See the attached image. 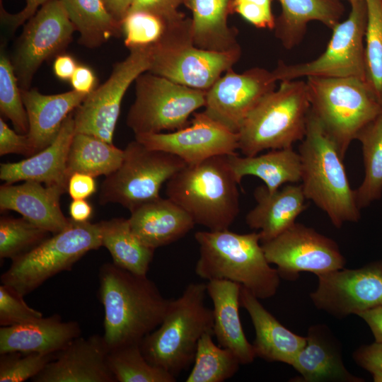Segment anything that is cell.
Wrapping results in <instances>:
<instances>
[{
	"label": "cell",
	"instance_id": "cell-1",
	"mask_svg": "<svg viewBox=\"0 0 382 382\" xmlns=\"http://www.w3.org/2000/svg\"><path fill=\"white\" fill-rule=\"evenodd\" d=\"M98 299L104 308L103 337L109 350L142 339L162 322L170 300L154 282L113 263L99 270Z\"/></svg>",
	"mask_w": 382,
	"mask_h": 382
},
{
	"label": "cell",
	"instance_id": "cell-2",
	"mask_svg": "<svg viewBox=\"0 0 382 382\" xmlns=\"http://www.w3.org/2000/svg\"><path fill=\"white\" fill-rule=\"evenodd\" d=\"M195 238L199 249L195 273L200 278L238 283L259 299L277 293L280 276L267 260L258 232L209 230L196 232Z\"/></svg>",
	"mask_w": 382,
	"mask_h": 382
},
{
	"label": "cell",
	"instance_id": "cell-3",
	"mask_svg": "<svg viewBox=\"0 0 382 382\" xmlns=\"http://www.w3.org/2000/svg\"><path fill=\"white\" fill-rule=\"evenodd\" d=\"M299 154L301 185L306 199L311 200L336 228L360 218L354 190L352 189L335 143L310 110L306 134Z\"/></svg>",
	"mask_w": 382,
	"mask_h": 382
},
{
	"label": "cell",
	"instance_id": "cell-4",
	"mask_svg": "<svg viewBox=\"0 0 382 382\" xmlns=\"http://www.w3.org/2000/svg\"><path fill=\"white\" fill-rule=\"evenodd\" d=\"M228 155L186 165L167 182L168 198L211 231L228 229L239 213V192Z\"/></svg>",
	"mask_w": 382,
	"mask_h": 382
},
{
	"label": "cell",
	"instance_id": "cell-5",
	"mask_svg": "<svg viewBox=\"0 0 382 382\" xmlns=\"http://www.w3.org/2000/svg\"><path fill=\"white\" fill-rule=\"evenodd\" d=\"M207 285L191 283L176 299L170 300L161 324L140 342L152 365L175 377L193 363L198 342L213 332V311L204 304Z\"/></svg>",
	"mask_w": 382,
	"mask_h": 382
},
{
	"label": "cell",
	"instance_id": "cell-6",
	"mask_svg": "<svg viewBox=\"0 0 382 382\" xmlns=\"http://www.w3.org/2000/svg\"><path fill=\"white\" fill-rule=\"evenodd\" d=\"M310 110L306 81H280L245 117L238 132V150L253 156L265 150L293 147L306 134Z\"/></svg>",
	"mask_w": 382,
	"mask_h": 382
},
{
	"label": "cell",
	"instance_id": "cell-7",
	"mask_svg": "<svg viewBox=\"0 0 382 382\" xmlns=\"http://www.w3.org/2000/svg\"><path fill=\"white\" fill-rule=\"evenodd\" d=\"M311 110L344 159L360 131L381 111L366 82L356 77H307Z\"/></svg>",
	"mask_w": 382,
	"mask_h": 382
},
{
	"label": "cell",
	"instance_id": "cell-8",
	"mask_svg": "<svg viewBox=\"0 0 382 382\" xmlns=\"http://www.w3.org/2000/svg\"><path fill=\"white\" fill-rule=\"evenodd\" d=\"M102 246L99 222H76L53 234L30 251L12 260L1 282L25 296L45 281L69 271L86 253Z\"/></svg>",
	"mask_w": 382,
	"mask_h": 382
},
{
	"label": "cell",
	"instance_id": "cell-9",
	"mask_svg": "<svg viewBox=\"0 0 382 382\" xmlns=\"http://www.w3.org/2000/svg\"><path fill=\"white\" fill-rule=\"evenodd\" d=\"M151 49L149 72L204 91L232 68L241 56V48L217 52L196 47L192 37L191 20L185 19L171 28Z\"/></svg>",
	"mask_w": 382,
	"mask_h": 382
},
{
	"label": "cell",
	"instance_id": "cell-10",
	"mask_svg": "<svg viewBox=\"0 0 382 382\" xmlns=\"http://www.w3.org/2000/svg\"><path fill=\"white\" fill-rule=\"evenodd\" d=\"M186 165L173 154L149 149L134 139L124 149L120 167L102 183L99 202L119 204L130 212L159 197L163 184Z\"/></svg>",
	"mask_w": 382,
	"mask_h": 382
},
{
	"label": "cell",
	"instance_id": "cell-11",
	"mask_svg": "<svg viewBox=\"0 0 382 382\" xmlns=\"http://www.w3.org/2000/svg\"><path fill=\"white\" fill-rule=\"evenodd\" d=\"M135 82L136 97L126 120L134 135L183 129L190 125V115L205 105L207 91L149 71L139 75Z\"/></svg>",
	"mask_w": 382,
	"mask_h": 382
},
{
	"label": "cell",
	"instance_id": "cell-12",
	"mask_svg": "<svg viewBox=\"0 0 382 382\" xmlns=\"http://www.w3.org/2000/svg\"><path fill=\"white\" fill-rule=\"evenodd\" d=\"M347 18L337 23L323 53L303 63L279 61L272 70L278 81L306 76L356 77L366 81L364 39L367 23L365 0H349Z\"/></svg>",
	"mask_w": 382,
	"mask_h": 382
},
{
	"label": "cell",
	"instance_id": "cell-13",
	"mask_svg": "<svg viewBox=\"0 0 382 382\" xmlns=\"http://www.w3.org/2000/svg\"><path fill=\"white\" fill-rule=\"evenodd\" d=\"M129 50L124 60L114 65L108 80L91 92L74 110L76 133L92 135L113 144L123 97L132 83L149 71L151 63V46Z\"/></svg>",
	"mask_w": 382,
	"mask_h": 382
},
{
	"label": "cell",
	"instance_id": "cell-14",
	"mask_svg": "<svg viewBox=\"0 0 382 382\" xmlns=\"http://www.w3.org/2000/svg\"><path fill=\"white\" fill-rule=\"evenodd\" d=\"M261 245L268 262L277 265L279 276L286 279L294 280L303 272L318 275L342 269L346 263L333 239L299 223Z\"/></svg>",
	"mask_w": 382,
	"mask_h": 382
},
{
	"label": "cell",
	"instance_id": "cell-15",
	"mask_svg": "<svg viewBox=\"0 0 382 382\" xmlns=\"http://www.w3.org/2000/svg\"><path fill=\"white\" fill-rule=\"evenodd\" d=\"M74 30L59 0L46 3L27 21L12 62L21 88H29L42 63L64 49Z\"/></svg>",
	"mask_w": 382,
	"mask_h": 382
},
{
	"label": "cell",
	"instance_id": "cell-16",
	"mask_svg": "<svg viewBox=\"0 0 382 382\" xmlns=\"http://www.w3.org/2000/svg\"><path fill=\"white\" fill-rule=\"evenodd\" d=\"M316 289L310 294L315 306L344 318L382 305V261L358 269H339L317 275Z\"/></svg>",
	"mask_w": 382,
	"mask_h": 382
},
{
	"label": "cell",
	"instance_id": "cell-17",
	"mask_svg": "<svg viewBox=\"0 0 382 382\" xmlns=\"http://www.w3.org/2000/svg\"><path fill=\"white\" fill-rule=\"evenodd\" d=\"M272 71L254 67L241 74L231 68L207 91L204 112L230 131L238 133L255 105L275 89Z\"/></svg>",
	"mask_w": 382,
	"mask_h": 382
},
{
	"label": "cell",
	"instance_id": "cell-18",
	"mask_svg": "<svg viewBox=\"0 0 382 382\" xmlns=\"http://www.w3.org/2000/svg\"><path fill=\"white\" fill-rule=\"evenodd\" d=\"M146 147L181 158L187 165L216 156L231 155L238 150V135L209 117L204 111L194 112L190 124L168 133L135 135Z\"/></svg>",
	"mask_w": 382,
	"mask_h": 382
},
{
	"label": "cell",
	"instance_id": "cell-19",
	"mask_svg": "<svg viewBox=\"0 0 382 382\" xmlns=\"http://www.w3.org/2000/svg\"><path fill=\"white\" fill-rule=\"evenodd\" d=\"M103 335L77 337L31 381L34 382H116L108 362Z\"/></svg>",
	"mask_w": 382,
	"mask_h": 382
},
{
	"label": "cell",
	"instance_id": "cell-20",
	"mask_svg": "<svg viewBox=\"0 0 382 382\" xmlns=\"http://www.w3.org/2000/svg\"><path fill=\"white\" fill-rule=\"evenodd\" d=\"M65 192L61 186H47L34 180L17 185L4 183L0 187V209L15 211L35 226L56 234L72 224L60 207V197Z\"/></svg>",
	"mask_w": 382,
	"mask_h": 382
},
{
	"label": "cell",
	"instance_id": "cell-21",
	"mask_svg": "<svg viewBox=\"0 0 382 382\" xmlns=\"http://www.w3.org/2000/svg\"><path fill=\"white\" fill-rule=\"evenodd\" d=\"M72 112L64 121L54 141L43 150L23 161L2 163L0 179L6 184L34 180L47 186H61L67 190L66 159L75 134Z\"/></svg>",
	"mask_w": 382,
	"mask_h": 382
},
{
	"label": "cell",
	"instance_id": "cell-22",
	"mask_svg": "<svg viewBox=\"0 0 382 382\" xmlns=\"http://www.w3.org/2000/svg\"><path fill=\"white\" fill-rule=\"evenodd\" d=\"M291 366L304 382H361L345 367L339 341L323 324L312 325L308 330L306 344Z\"/></svg>",
	"mask_w": 382,
	"mask_h": 382
},
{
	"label": "cell",
	"instance_id": "cell-23",
	"mask_svg": "<svg viewBox=\"0 0 382 382\" xmlns=\"http://www.w3.org/2000/svg\"><path fill=\"white\" fill-rule=\"evenodd\" d=\"M76 321H63L58 314L23 324L1 326L0 354L8 352L56 354L80 336Z\"/></svg>",
	"mask_w": 382,
	"mask_h": 382
},
{
	"label": "cell",
	"instance_id": "cell-24",
	"mask_svg": "<svg viewBox=\"0 0 382 382\" xmlns=\"http://www.w3.org/2000/svg\"><path fill=\"white\" fill-rule=\"evenodd\" d=\"M253 195L256 205L246 214L245 222L250 228L259 231L261 243L293 225L307 207L301 184H286L272 192L260 185L255 189Z\"/></svg>",
	"mask_w": 382,
	"mask_h": 382
},
{
	"label": "cell",
	"instance_id": "cell-25",
	"mask_svg": "<svg viewBox=\"0 0 382 382\" xmlns=\"http://www.w3.org/2000/svg\"><path fill=\"white\" fill-rule=\"evenodd\" d=\"M259 300L241 286L240 303L248 313L255 328V339L253 346L256 357L291 365L306 345V337L284 327Z\"/></svg>",
	"mask_w": 382,
	"mask_h": 382
},
{
	"label": "cell",
	"instance_id": "cell-26",
	"mask_svg": "<svg viewBox=\"0 0 382 382\" xmlns=\"http://www.w3.org/2000/svg\"><path fill=\"white\" fill-rule=\"evenodd\" d=\"M21 91L29 122L27 136L36 153L54 141L65 119L88 95L75 90L54 95L30 88Z\"/></svg>",
	"mask_w": 382,
	"mask_h": 382
},
{
	"label": "cell",
	"instance_id": "cell-27",
	"mask_svg": "<svg viewBox=\"0 0 382 382\" xmlns=\"http://www.w3.org/2000/svg\"><path fill=\"white\" fill-rule=\"evenodd\" d=\"M129 221L134 234L156 249L185 236L195 225L192 217L169 198L161 197L130 211Z\"/></svg>",
	"mask_w": 382,
	"mask_h": 382
},
{
	"label": "cell",
	"instance_id": "cell-28",
	"mask_svg": "<svg viewBox=\"0 0 382 382\" xmlns=\"http://www.w3.org/2000/svg\"><path fill=\"white\" fill-rule=\"evenodd\" d=\"M206 285L214 307L213 335L219 345L231 350L241 364L253 362L256 355L245 335L238 312L241 285L226 279L209 280Z\"/></svg>",
	"mask_w": 382,
	"mask_h": 382
},
{
	"label": "cell",
	"instance_id": "cell-29",
	"mask_svg": "<svg viewBox=\"0 0 382 382\" xmlns=\"http://www.w3.org/2000/svg\"><path fill=\"white\" fill-rule=\"evenodd\" d=\"M228 159L239 183L244 176L253 175L262 180L270 192L301 180V158L293 147L272 149L253 156H240L235 153L228 155Z\"/></svg>",
	"mask_w": 382,
	"mask_h": 382
},
{
	"label": "cell",
	"instance_id": "cell-30",
	"mask_svg": "<svg viewBox=\"0 0 382 382\" xmlns=\"http://www.w3.org/2000/svg\"><path fill=\"white\" fill-rule=\"evenodd\" d=\"M282 13L275 20L274 34L287 50L298 45L307 25L318 21L329 28L340 21L344 8L338 0H279Z\"/></svg>",
	"mask_w": 382,
	"mask_h": 382
},
{
	"label": "cell",
	"instance_id": "cell-31",
	"mask_svg": "<svg viewBox=\"0 0 382 382\" xmlns=\"http://www.w3.org/2000/svg\"><path fill=\"white\" fill-rule=\"evenodd\" d=\"M186 1L192 13V37L196 47L217 52L241 49L236 29L227 23L233 0Z\"/></svg>",
	"mask_w": 382,
	"mask_h": 382
},
{
	"label": "cell",
	"instance_id": "cell-32",
	"mask_svg": "<svg viewBox=\"0 0 382 382\" xmlns=\"http://www.w3.org/2000/svg\"><path fill=\"white\" fill-rule=\"evenodd\" d=\"M99 224L102 246L110 252L112 263L133 274L146 275L155 250L134 234L129 219L114 218Z\"/></svg>",
	"mask_w": 382,
	"mask_h": 382
},
{
	"label": "cell",
	"instance_id": "cell-33",
	"mask_svg": "<svg viewBox=\"0 0 382 382\" xmlns=\"http://www.w3.org/2000/svg\"><path fill=\"white\" fill-rule=\"evenodd\" d=\"M124 150L92 135L75 133L69 150L66 175L75 173L93 177L109 175L121 165Z\"/></svg>",
	"mask_w": 382,
	"mask_h": 382
},
{
	"label": "cell",
	"instance_id": "cell-34",
	"mask_svg": "<svg viewBox=\"0 0 382 382\" xmlns=\"http://www.w3.org/2000/svg\"><path fill=\"white\" fill-rule=\"evenodd\" d=\"M59 1L79 32V42L86 47H98L122 32V24L110 15L103 0Z\"/></svg>",
	"mask_w": 382,
	"mask_h": 382
},
{
	"label": "cell",
	"instance_id": "cell-35",
	"mask_svg": "<svg viewBox=\"0 0 382 382\" xmlns=\"http://www.w3.org/2000/svg\"><path fill=\"white\" fill-rule=\"evenodd\" d=\"M356 139L361 145L365 171L363 182L354 190L361 209L382 195V110L360 131Z\"/></svg>",
	"mask_w": 382,
	"mask_h": 382
},
{
	"label": "cell",
	"instance_id": "cell-36",
	"mask_svg": "<svg viewBox=\"0 0 382 382\" xmlns=\"http://www.w3.org/2000/svg\"><path fill=\"white\" fill-rule=\"evenodd\" d=\"M212 335V332H206L200 337L193 367L185 382H223L238 371L241 363L236 355L216 345Z\"/></svg>",
	"mask_w": 382,
	"mask_h": 382
},
{
	"label": "cell",
	"instance_id": "cell-37",
	"mask_svg": "<svg viewBox=\"0 0 382 382\" xmlns=\"http://www.w3.org/2000/svg\"><path fill=\"white\" fill-rule=\"evenodd\" d=\"M108 362L116 381L175 382V377L151 364L144 357L140 343L121 346L109 351Z\"/></svg>",
	"mask_w": 382,
	"mask_h": 382
},
{
	"label": "cell",
	"instance_id": "cell-38",
	"mask_svg": "<svg viewBox=\"0 0 382 382\" xmlns=\"http://www.w3.org/2000/svg\"><path fill=\"white\" fill-rule=\"evenodd\" d=\"M367 23L364 61L366 82L382 107V0H365Z\"/></svg>",
	"mask_w": 382,
	"mask_h": 382
},
{
	"label": "cell",
	"instance_id": "cell-39",
	"mask_svg": "<svg viewBox=\"0 0 382 382\" xmlns=\"http://www.w3.org/2000/svg\"><path fill=\"white\" fill-rule=\"evenodd\" d=\"M50 233L23 217L1 216L0 257L13 260L38 245Z\"/></svg>",
	"mask_w": 382,
	"mask_h": 382
},
{
	"label": "cell",
	"instance_id": "cell-40",
	"mask_svg": "<svg viewBox=\"0 0 382 382\" xmlns=\"http://www.w3.org/2000/svg\"><path fill=\"white\" fill-rule=\"evenodd\" d=\"M182 19L166 20L147 11H130L122 23L125 44L129 49L153 46Z\"/></svg>",
	"mask_w": 382,
	"mask_h": 382
},
{
	"label": "cell",
	"instance_id": "cell-41",
	"mask_svg": "<svg viewBox=\"0 0 382 382\" xmlns=\"http://www.w3.org/2000/svg\"><path fill=\"white\" fill-rule=\"evenodd\" d=\"M14 71L12 62L4 50L0 55V111L9 119L15 130L27 134L29 122L25 108L21 88Z\"/></svg>",
	"mask_w": 382,
	"mask_h": 382
},
{
	"label": "cell",
	"instance_id": "cell-42",
	"mask_svg": "<svg viewBox=\"0 0 382 382\" xmlns=\"http://www.w3.org/2000/svg\"><path fill=\"white\" fill-rule=\"evenodd\" d=\"M56 354L8 352L0 354V382L32 380Z\"/></svg>",
	"mask_w": 382,
	"mask_h": 382
},
{
	"label": "cell",
	"instance_id": "cell-43",
	"mask_svg": "<svg viewBox=\"0 0 382 382\" xmlns=\"http://www.w3.org/2000/svg\"><path fill=\"white\" fill-rule=\"evenodd\" d=\"M43 317L30 307L18 294L4 284L0 285V325L11 326L26 323Z\"/></svg>",
	"mask_w": 382,
	"mask_h": 382
},
{
	"label": "cell",
	"instance_id": "cell-44",
	"mask_svg": "<svg viewBox=\"0 0 382 382\" xmlns=\"http://www.w3.org/2000/svg\"><path fill=\"white\" fill-rule=\"evenodd\" d=\"M272 0H233L231 11L258 28L274 29L275 18L272 12Z\"/></svg>",
	"mask_w": 382,
	"mask_h": 382
},
{
	"label": "cell",
	"instance_id": "cell-45",
	"mask_svg": "<svg viewBox=\"0 0 382 382\" xmlns=\"http://www.w3.org/2000/svg\"><path fill=\"white\" fill-rule=\"evenodd\" d=\"M9 154H17L30 157L36 154L32 146L27 134L18 133L11 129L0 118V156Z\"/></svg>",
	"mask_w": 382,
	"mask_h": 382
},
{
	"label": "cell",
	"instance_id": "cell-46",
	"mask_svg": "<svg viewBox=\"0 0 382 382\" xmlns=\"http://www.w3.org/2000/svg\"><path fill=\"white\" fill-rule=\"evenodd\" d=\"M185 0H135L129 12L147 11L166 20H174L180 16L177 8Z\"/></svg>",
	"mask_w": 382,
	"mask_h": 382
},
{
	"label": "cell",
	"instance_id": "cell-47",
	"mask_svg": "<svg viewBox=\"0 0 382 382\" xmlns=\"http://www.w3.org/2000/svg\"><path fill=\"white\" fill-rule=\"evenodd\" d=\"M52 0H25V7L16 13H9L1 7V21L8 31L15 30L31 18L37 10Z\"/></svg>",
	"mask_w": 382,
	"mask_h": 382
},
{
	"label": "cell",
	"instance_id": "cell-48",
	"mask_svg": "<svg viewBox=\"0 0 382 382\" xmlns=\"http://www.w3.org/2000/svg\"><path fill=\"white\" fill-rule=\"evenodd\" d=\"M353 358L357 364L369 372L382 371V342L375 341L361 346L354 352Z\"/></svg>",
	"mask_w": 382,
	"mask_h": 382
},
{
	"label": "cell",
	"instance_id": "cell-49",
	"mask_svg": "<svg viewBox=\"0 0 382 382\" xmlns=\"http://www.w3.org/2000/svg\"><path fill=\"white\" fill-rule=\"evenodd\" d=\"M96 191V180L90 175L75 173L69 179L67 192L72 199H86Z\"/></svg>",
	"mask_w": 382,
	"mask_h": 382
},
{
	"label": "cell",
	"instance_id": "cell-50",
	"mask_svg": "<svg viewBox=\"0 0 382 382\" xmlns=\"http://www.w3.org/2000/svg\"><path fill=\"white\" fill-rule=\"evenodd\" d=\"M70 81L73 90L89 94L95 89L96 79L93 71L89 67L78 65Z\"/></svg>",
	"mask_w": 382,
	"mask_h": 382
},
{
	"label": "cell",
	"instance_id": "cell-51",
	"mask_svg": "<svg viewBox=\"0 0 382 382\" xmlns=\"http://www.w3.org/2000/svg\"><path fill=\"white\" fill-rule=\"evenodd\" d=\"M357 316L369 325L375 341L382 342V305L359 313Z\"/></svg>",
	"mask_w": 382,
	"mask_h": 382
},
{
	"label": "cell",
	"instance_id": "cell-52",
	"mask_svg": "<svg viewBox=\"0 0 382 382\" xmlns=\"http://www.w3.org/2000/svg\"><path fill=\"white\" fill-rule=\"evenodd\" d=\"M75 59L70 55L62 54L57 57L53 64L55 76L61 80H70L76 67Z\"/></svg>",
	"mask_w": 382,
	"mask_h": 382
},
{
	"label": "cell",
	"instance_id": "cell-53",
	"mask_svg": "<svg viewBox=\"0 0 382 382\" xmlns=\"http://www.w3.org/2000/svg\"><path fill=\"white\" fill-rule=\"evenodd\" d=\"M93 208L86 199H73L69 205L71 219L76 222H86L91 216Z\"/></svg>",
	"mask_w": 382,
	"mask_h": 382
},
{
	"label": "cell",
	"instance_id": "cell-54",
	"mask_svg": "<svg viewBox=\"0 0 382 382\" xmlns=\"http://www.w3.org/2000/svg\"><path fill=\"white\" fill-rule=\"evenodd\" d=\"M135 0H103L110 15L122 24Z\"/></svg>",
	"mask_w": 382,
	"mask_h": 382
},
{
	"label": "cell",
	"instance_id": "cell-55",
	"mask_svg": "<svg viewBox=\"0 0 382 382\" xmlns=\"http://www.w3.org/2000/svg\"><path fill=\"white\" fill-rule=\"evenodd\" d=\"M370 373L374 382H382V371L374 370Z\"/></svg>",
	"mask_w": 382,
	"mask_h": 382
},
{
	"label": "cell",
	"instance_id": "cell-56",
	"mask_svg": "<svg viewBox=\"0 0 382 382\" xmlns=\"http://www.w3.org/2000/svg\"><path fill=\"white\" fill-rule=\"evenodd\" d=\"M349 1V0H348Z\"/></svg>",
	"mask_w": 382,
	"mask_h": 382
}]
</instances>
